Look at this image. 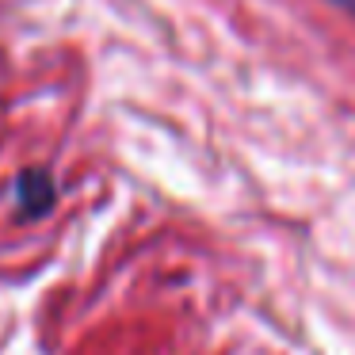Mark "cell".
<instances>
[{
    "instance_id": "cell-1",
    "label": "cell",
    "mask_w": 355,
    "mask_h": 355,
    "mask_svg": "<svg viewBox=\"0 0 355 355\" xmlns=\"http://www.w3.org/2000/svg\"><path fill=\"white\" fill-rule=\"evenodd\" d=\"M16 195L24 202V210L31 218H42L50 207H54V184H50L46 172H24L16 180Z\"/></svg>"
},
{
    "instance_id": "cell-2",
    "label": "cell",
    "mask_w": 355,
    "mask_h": 355,
    "mask_svg": "<svg viewBox=\"0 0 355 355\" xmlns=\"http://www.w3.org/2000/svg\"><path fill=\"white\" fill-rule=\"evenodd\" d=\"M332 8H340V12H347V16H355V0H329Z\"/></svg>"
}]
</instances>
